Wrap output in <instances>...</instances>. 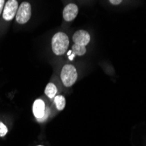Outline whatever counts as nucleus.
I'll list each match as a JSON object with an SVG mask.
<instances>
[{
	"label": "nucleus",
	"mask_w": 146,
	"mask_h": 146,
	"mask_svg": "<svg viewBox=\"0 0 146 146\" xmlns=\"http://www.w3.org/2000/svg\"><path fill=\"white\" fill-rule=\"evenodd\" d=\"M71 43L70 36L65 29L56 31L50 39V48L52 54L55 57H62L68 54Z\"/></svg>",
	"instance_id": "1"
},
{
	"label": "nucleus",
	"mask_w": 146,
	"mask_h": 146,
	"mask_svg": "<svg viewBox=\"0 0 146 146\" xmlns=\"http://www.w3.org/2000/svg\"><path fill=\"white\" fill-rule=\"evenodd\" d=\"M78 77H79V73L74 64L68 62L61 66L59 78H60V82L63 85V87L67 88H72L78 81Z\"/></svg>",
	"instance_id": "2"
},
{
	"label": "nucleus",
	"mask_w": 146,
	"mask_h": 146,
	"mask_svg": "<svg viewBox=\"0 0 146 146\" xmlns=\"http://www.w3.org/2000/svg\"><path fill=\"white\" fill-rule=\"evenodd\" d=\"M62 9V25L63 29H67L70 24L77 18L79 14V5L75 0H66Z\"/></svg>",
	"instance_id": "3"
},
{
	"label": "nucleus",
	"mask_w": 146,
	"mask_h": 146,
	"mask_svg": "<svg viewBox=\"0 0 146 146\" xmlns=\"http://www.w3.org/2000/svg\"><path fill=\"white\" fill-rule=\"evenodd\" d=\"M20 3V0H6L0 17V27L7 28V26L14 20Z\"/></svg>",
	"instance_id": "4"
},
{
	"label": "nucleus",
	"mask_w": 146,
	"mask_h": 146,
	"mask_svg": "<svg viewBox=\"0 0 146 146\" xmlns=\"http://www.w3.org/2000/svg\"><path fill=\"white\" fill-rule=\"evenodd\" d=\"M33 16V5L28 0H24L19 5L14 19L15 24L18 25H25L27 24Z\"/></svg>",
	"instance_id": "5"
},
{
	"label": "nucleus",
	"mask_w": 146,
	"mask_h": 146,
	"mask_svg": "<svg viewBox=\"0 0 146 146\" xmlns=\"http://www.w3.org/2000/svg\"><path fill=\"white\" fill-rule=\"evenodd\" d=\"M33 114L38 122H43L48 116V110L46 101L43 98H38L33 103Z\"/></svg>",
	"instance_id": "6"
},
{
	"label": "nucleus",
	"mask_w": 146,
	"mask_h": 146,
	"mask_svg": "<svg viewBox=\"0 0 146 146\" xmlns=\"http://www.w3.org/2000/svg\"><path fill=\"white\" fill-rule=\"evenodd\" d=\"M91 34L84 29H78L74 32L71 36V41L73 44L87 46L91 42Z\"/></svg>",
	"instance_id": "7"
},
{
	"label": "nucleus",
	"mask_w": 146,
	"mask_h": 146,
	"mask_svg": "<svg viewBox=\"0 0 146 146\" xmlns=\"http://www.w3.org/2000/svg\"><path fill=\"white\" fill-rule=\"evenodd\" d=\"M44 94L49 100L52 101L57 95H59V87H58V85L54 81L48 82L46 84V88H45Z\"/></svg>",
	"instance_id": "8"
},
{
	"label": "nucleus",
	"mask_w": 146,
	"mask_h": 146,
	"mask_svg": "<svg viewBox=\"0 0 146 146\" xmlns=\"http://www.w3.org/2000/svg\"><path fill=\"white\" fill-rule=\"evenodd\" d=\"M70 52H71V54H74V56L82 57L87 54L88 49H87V46H81V45H76V44L72 43L71 46H70Z\"/></svg>",
	"instance_id": "9"
},
{
	"label": "nucleus",
	"mask_w": 146,
	"mask_h": 146,
	"mask_svg": "<svg viewBox=\"0 0 146 146\" xmlns=\"http://www.w3.org/2000/svg\"><path fill=\"white\" fill-rule=\"evenodd\" d=\"M52 102L58 111H62L66 107V98L63 95H57Z\"/></svg>",
	"instance_id": "10"
},
{
	"label": "nucleus",
	"mask_w": 146,
	"mask_h": 146,
	"mask_svg": "<svg viewBox=\"0 0 146 146\" xmlns=\"http://www.w3.org/2000/svg\"><path fill=\"white\" fill-rule=\"evenodd\" d=\"M9 132V129L7 125L3 123L2 121H0V137H5Z\"/></svg>",
	"instance_id": "11"
},
{
	"label": "nucleus",
	"mask_w": 146,
	"mask_h": 146,
	"mask_svg": "<svg viewBox=\"0 0 146 146\" xmlns=\"http://www.w3.org/2000/svg\"><path fill=\"white\" fill-rule=\"evenodd\" d=\"M109 3L113 6H118L123 3L124 0H108Z\"/></svg>",
	"instance_id": "12"
},
{
	"label": "nucleus",
	"mask_w": 146,
	"mask_h": 146,
	"mask_svg": "<svg viewBox=\"0 0 146 146\" xmlns=\"http://www.w3.org/2000/svg\"><path fill=\"white\" fill-rule=\"evenodd\" d=\"M5 2H6V0H0V17H1V14H2L3 10H4Z\"/></svg>",
	"instance_id": "13"
},
{
	"label": "nucleus",
	"mask_w": 146,
	"mask_h": 146,
	"mask_svg": "<svg viewBox=\"0 0 146 146\" xmlns=\"http://www.w3.org/2000/svg\"><path fill=\"white\" fill-rule=\"evenodd\" d=\"M75 1L77 2V3H79V4H82V5H84V4H86V3H88L89 0H75Z\"/></svg>",
	"instance_id": "14"
},
{
	"label": "nucleus",
	"mask_w": 146,
	"mask_h": 146,
	"mask_svg": "<svg viewBox=\"0 0 146 146\" xmlns=\"http://www.w3.org/2000/svg\"><path fill=\"white\" fill-rule=\"evenodd\" d=\"M36 146H44V145H40V144H39V145H36Z\"/></svg>",
	"instance_id": "15"
},
{
	"label": "nucleus",
	"mask_w": 146,
	"mask_h": 146,
	"mask_svg": "<svg viewBox=\"0 0 146 146\" xmlns=\"http://www.w3.org/2000/svg\"><path fill=\"white\" fill-rule=\"evenodd\" d=\"M66 1V0H62V2H65Z\"/></svg>",
	"instance_id": "16"
}]
</instances>
